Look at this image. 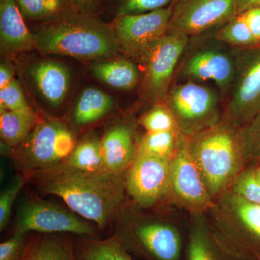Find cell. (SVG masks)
<instances>
[{"mask_svg": "<svg viewBox=\"0 0 260 260\" xmlns=\"http://www.w3.org/2000/svg\"><path fill=\"white\" fill-rule=\"evenodd\" d=\"M236 59L232 51L216 44L204 46L192 51L186 58L180 75L186 80L213 81L222 96L229 95L236 76Z\"/></svg>", "mask_w": 260, "mask_h": 260, "instance_id": "obj_15", "label": "cell"}, {"mask_svg": "<svg viewBox=\"0 0 260 260\" xmlns=\"http://www.w3.org/2000/svg\"><path fill=\"white\" fill-rule=\"evenodd\" d=\"M235 15L242 14L246 10L260 8V0H234Z\"/></svg>", "mask_w": 260, "mask_h": 260, "instance_id": "obj_38", "label": "cell"}, {"mask_svg": "<svg viewBox=\"0 0 260 260\" xmlns=\"http://www.w3.org/2000/svg\"><path fill=\"white\" fill-rule=\"evenodd\" d=\"M101 140L97 135H87L76 143L72 153L63 162L84 172H107L103 158Z\"/></svg>", "mask_w": 260, "mask_h": 260, "instance_id": "obj_25", "label": "cell"}, {"mask_svg": "<svg viewBox=\"0 0 260 260\" xmlns=\"http://www.w3.org/2000/svg\"><path fill=\"white\" fill-rule=\"evenodd\" d=\"M102 1V0H72V9L85 14L93 15Z\"/></svg>", "mask_w": 260, "mask_h": 260, "instance_id": "obj_37", "label": "cell"}, {"mask_svg": "<svg viewBox=\"0 0 260 260\" xmlns=\"http://www.w3.org/2000/svg\"><path fill=\"white\" fill-rule=\"evenodd\" d=\"M165 103L175 118L178 132L186 138L215 126L223 115L219 94L191 80L172 85Z\"/></svg>", "mask_w": 260, "mask_h": 260, "instance_id": "obj_7", "label": "cell"}, {"mask_svg": "<svg viewBox=\"0 0 260 260\" xmlns=\"http://www.w3.org/2000/svg\"><path fill=\"white\" fill-rule=\"evenodd\" d=\"M38 122L39 118L31 108L21 111H3L0 115L2 140L10 148H18Z\"/></svg>", "mask_w": 260, "mask_h": 260, "instance_id": "obj_22", "label": "cell"}, {"mask_svg": "<svg viewBox=\"0 0 260 260\" xmlns=\"http://www.w3.org/2000/svg\"><path fill=\"white\" fill-rule=\"evenodd\" d=\"M206 214L222 251L231 260H260V205L230 190Z\"/></svg>", "mask_w": 260, "mask_h": 260, "instance_id": "obj_4", "label": "cell"}, {"mask_svg": "<svg viewBox=\"0 0 260 260\" xmlns=\"http://www.w3.org/2000/svg\"><path fill=\"white\" fill-rule=\"evenodd\" d=\"M27 182L26 177L23 174L15 176L8 184L0 194V232L8 226L11 216L12 209L15 200L22 188Z\"/></svg>", "mask_w": 260, "mask_h": 260, "instance_id": "obj_31", "label": "cell"}, {"mask_svg": "<svg viewBox=\"0 0 260 260\" xmlns=\"http://www.w3.org/2000/svg\"><path fill=\"white\" fill-rule=\"evenodd\" d=\"M0 106L3 111H21L30 109L18 82L15 79L0 89Z\"/></svg>", "mask_w": 260, "mask_h": 260, "instance_id": "obj_33", "label": "cell"}, {"mask_svg": "<svg viewBox=\"0 0 260 260\" xmlns=\"http://www.w3.org/2000/svg\"><path fill=\"white\" fill-rule=\"evenodd\" d=\"M230 190L250 203L260 205V182L256 179L253 167H246L242 171Z\"/></svg>", "mask_w": 260, "mask_h": 260, "instance_id": "obj_32", "label": "cell"}, {"mask_svg": "<svg viewBox=\"0 0 260 260\" xmlns=\"http://www.w3.org/2000/svg\"><path fill=\"white\" fill-rule=\"evenodd\" d=\"M75 260H135L114 235L100 239L75 236Z\"/></svg>", "mask_w": 260, "mask_h": 260, "instance_id": "obj_21", "label": "cell"}, {"mask_svg": "<svg viewBox=\"0 0 260 260\" xmlns=\"http://www.w3.org/2000/svg\"><path fill=\"white\" fill-rule=\"evenodd\" d=\"M22 14L30 19H50L64 9L59 0H15Z\"/></svg>", "mask_w": 260, "mask_h": 260, "instance_id": "obj_30", "label": "cell"}, {"mask_svg": "<svg viewBox=\"0 0 260 260\" xmlns=\"http://www.w3.org/2000/svg\"><path fill=\"white\" fill-rule=\"evenodd\" d=\"M73 131L56 119L39 121L25 141L12 153L21 174L43 170L63 162L74 149Z\"/></svg>", "mask_w": 260, "mask_h": 260, "instance_id": "obj_6", "label": "cell"}, {"mask_svg": "<svg viewBox=\"0 0 260 260\" xmlns=\"http://www.w3.org/2000/svg\"><path fill=\"white\" fill-rule=\"evenodd\" d=\"M115 236L130 254L143 260H185L186 231L158 217L126 215Z\"/></svg>", "mask_w": 260, "mask_h": 260, "instance_id": "obj_5", "label": "cell"}, {"mask_svg": "<svg viewBox=\"0 0 260 260\" xmlns=\"http://www.w3.org/2000/svg\"><path fill=\"white\" fill-rule=\"evenodd\" d=\"M232 51L237 70L223 116L241 129L260 112V45Z\"/></svg>", "mask_w": 260, "mask_h": 260, "instance_id": "obj_8", "label": "cell"}, {"mask_svg": "<svg viewBox=\"0 0 260 260\" xmlns=\"http://www.w3.org/2000/svg\"><path fill=\"white\" fill-rule=\"evenodd\" d=\"M188 147L215 201L231 189L246 168L240 129L223 116L215 126L188 138Z\"/></svg>", "mask_w": 260, "mask_h": 260, "instance_id": "obj_3", "label": "cell"}, {"mask_svg": "<svg viewBox=\"0 0 260 260\" xmlns=\"http://www.w3.org/2000/svg\"><path fill=\"white\" fill-rule=\"evenodd\" d=\"M171 159L138 153L126 176V194L138 206L150 208L167 199Z\"/></svg>", "mask_w": 260, "mask_h": 260, "instance_id": "obj_13", "label": "cell"}, {"mask_svg": "<svg viewBox=\"0 0 260 260\" xmlns=\"http://www.w3.org/2000/svg\"><path fill=\"white\" fill-rule=\"evenodd\" d=\"M246 167L260 161V112L240 129Z\"/></svg>", "mask_w": 260, "mask_h": 260, "instance_id": "obj_29", "label": "cell"}, {"mask_svg": "<svg viewBox=\"0 0 260 260\" xmlns=\"http://www.w3.org/2000/svg\"><path fill=\"white\" fill-rule=\"evenodd\" d=\"M114 99L99 89L88 88L80 94L75 106L73 120L79 126L99 121L112 110Z\"/></svg>", "mask_w": 260, "mask_h": 260, "instance_id": "obj_24", "label": "cell"}, {"mask_svg": "<svg viewBox=\"0 0 260 260\" xmlns=\"http://www.w3.org/2000/svg\"><path fill=\"white\" fill-rule=\"evenodd\" d=\"M15 0H1L0 39L2 50L15 54L35 48L34 36L27 28Z\"/></svg>", "mask_w": 260, "mask_h": 260, "instance_id": "obj_17", "label": "cell"}, {"mask_svg": "<svg viewBox=\"0 0 260 260\" xmlns=\"http://www.w3.org/2000/svg\"><path fill=\"white\" fill-rule=\"evenodd\" d=\"M215 39L233 48H248L259 45L242 14L235 15L223 24L215 34Z\"/></svg>", "mask_w": 260, "mask_h": 260, "instance_id": "obj_27", "label": "cell"}, {"mask_svg": "<svg viewBox=\"0 0 260 260\" xmlns=\"http://www.w3.org/2000/svg\"><path fill=\"white\" fill-rule=\"evenodd\" d=\"M168 32L187 37L222 26L235 16L234 0H173Z\"/></svg>", "mask_w": 260, "mask_h": 260, "instance_id": "obj_12", "label": "cell"}, {"mask_svg": "<svg viewBox=\"0 0 260 260\" xmlns=\"http://www.w3.org/2000/svg\"><path fill=\"white\" fill-rule=\"evenodd\" d=\"M147 133L177 130V122L172 111L165 102L154 104L138 121Z\"/></svg>", "mask_w": 260, "mask_h": 260, "instance_id": "obj_28", "label": "cell"}, {"mask_svg": "<svg viewBox=\"0 0 260 260\" xmlns=\"http://www.w3.org/2000/svg\"><path fill=\"white\" fill-rule=\"evenodd\" d=\"M95 77L112 88L130 90L140 80L138 67L125 59L102 61L93 67Z\"/></svg>", "mask_w": 260, "mask_h": 260, "instance_id": "obj_23", "label": "cell"}, {"mask_svg": "<svg viewBox=\"0 0 260 260\" xmlns=\"http://www.w3.org/2000/svg\"><path fill=\"white\" fill-rule=\"evenodd\" d=\"M13 75H14V71L11 67L5 64H1V67H0V89L5 88L14 80Z\"/></svg>", "mask_w": 260, "mask_h": 260, "instance_id": "obj_39", "label": "cell"}, {"mask_svg": "<svg viewBox=\"0 0 260 260\" xmlns=\"http://www.w3.org/2000/svg\"><path fill=\"white\" fill-rule=\"evenodd\" d=\"M17 233L68 234L99 237L93 223L73 210L37 197L28 198L19 207L12 234Z\"/></svg>", "mask_w": 260, "mask_h": 260, "instance_id": "obj_9", "label": "cell"}, {"mask_svg": "<svg viewBox=\"0 0 260 260\" xmlns=\"http://www.w3.org/2000/svg\"><path fill=\"white\" fill-rule=\"evenodd\" d=\"M30 75L39 93L51 106L62 104L70 88L68 68L58 61H39L30 68Z\"/></svg>", "mask_w": 260, "mask_h": 260, "instance_id": "obj_18", "label": "cell"}, {"mask_svg": "<svg viewBox=\"0 0 260 260\" xmlns=\"http://www.w3.org/2000/svg\"><path fill=\"white\" fill-rule=\"evenodd\" d=\"M30 233L11 234L8 239L0 244V260H22Z\"/></svg>", "mask_w": 260, "mask_h": 260, "instance_id": "obj_34", "label": "cell"}, {"mask_svg": "<svg viewBox=\"0 0 260 260\" xmlns=\"http://www.w3.org/2000/svg\"><path fill=\"white\" fill-rule=\"evenodd\" d=\"M189 37L167 32L145 51L140 61L144 68L141 93L147 100L165 102L172 88L178 63L189 43Z\"/></svg>", "mask_w": 260, "mask_h": 260, "instance_id": "obj_10", "label": "cell"}, {"mask_svg": "<svg viewBox=\"0 0 260 260\" xmlns=\"http://www.w3.org/2000/svg\"><path fill=\"white\" fill-rule=\"evenodd\" d=\"M177 130L146 133L138 142V153L172 158L178 144Z\"/></svg>", "mask_w": 260, "mask_h": 260, "instance_id": "obj_26", "label": "cell"}, {"mask_svg": "<svg viewBox=\"0 0 260 260\" xmlns=\"http://www.w3.org/2000/svg\"><path fill=\"white\" fill-rule=\"evenodd\" d=\"M101 142L106 170L118 175L126 174L138 155L133 126L116 124L106 132Z\"/></svg>", "mask_w": 260, "mask_h": 260, "instance_id": "obj_16", "label": "cell"}, {"mask_svg": "<svg viewBox=\"0 0 260 260\" xmlns=\"http://www.w3.org/2000/svg\"><path fill=\"white\" fill-rule=\"evenodd\" d=\"M167 200L191 215L207 213L215 205L191 158L188 138L180 133L175 153L171 158Z\"/></svg>", "mask_w": 260, "mask_h": 260, "instance_id": "obj_11", "label": "cell"}, {"mask_svg": "<svg viewBox=\"0 0 260 260\" xmlns=\"http://www.w3.org/2000/svg\"><path fill=\"white\" fill-rule=\"evenodd\" d=\"M190 220L186 229L185 260H231L215 241L206 214L191 215Z\"/></svg>", "mask_w": 260, "mask_h": 260, "instance_id": "obj_19", "label": "cell"}, {"mask_svg": "<svg viewBox=\"0 0 260 260\" xmlns=\"http://www.w3.org/2000/svg\"><path fill=\"white\" fill-rule=\"evenodd\" d=\"M242 15L256 42L260 45V8L246 10Z\"/></svg>", "mask_w": 260, "mask_h": 260, "instance_id": "obj_36", "label": "cell"}, {"mask_svg": "<svg viewBox=\"0 0 260 260\" xmlns=\"http://www.w3.org/2000/svg\"><path fill=\"white\" fill-rule=\"evenodd\" d=\"M32 34L36 49L44 54L101 59L121 50L113 26L72 8H64Z\"/></svg>", "mask_w": 260, "mask_h": 260, "instance_id": "obj_2", "label": "cell"}, {"mask_svg": "<svg viewBox=\"0 0 260 260\" xmlns=\"http://www.w3.org/2000/svg\"><path fill=\"white\" fill-rule=\"evenodd\" d=\"M72 0H59V2L62 4L63 6L65 7L68 3L71 4Z\"/></svg>", "mask_w": 260, "mask_h": 260, "instance_id": "obj_41", "label": "cell"}, {"mask_svg": "<svg viewBox=\"0 0 260 260\" xmlns=\"http://www.w3.org/2000/svg\"><path fill=\"white\" fill-rule=\"evenodd\" d=\"M172 0H121L119 14H142L167 8Z\"/></svg>", "mask_w": 260, "mask_h": 260, "instance_id": "obj_35", "label": "cell"}, {"mask_svg": "<svg viewBox=\"0 0 260 260\" xmlns=\"http://www.w3.org/2000/svg\"><path fill=\"white\" fill-rule=\"evenodd\" d=\"M253 168H254V174H255L256 179L260 182V161L257 162L256 165L253 166Z\"/></svg>", "mask_w": 260, "mask_h": 260, "instance_id": "obj_40", "label": "cell"}, {"mask_svg": "<svg viewBox=\"0 0 260 260\" xmlns=\"http://www.w3.org/2000/svg\"><path fill=\"white\" fill-rule=\"evenodd\" d=\"M24 175L39 192L59 197L100 230L110 226L121 213L126 174L84 172L61 162Z\"/></svg>", "mask_w": 260, "mask_h": 260, "instance_id": "obj_1", "label": "cell"}, {"mask_svg": "<svg viewBox=\"0 0 260 260\" xmlns=\"http://www.w3.org/2000/svg\"><path fill=\"white\" fill-rule=\"evenodd\" d=\"M74 235L30 233L22 260H75Z\"/></svg>", "mask_w": 260, "mask_h": 260, "instance_id": "obj_20", "label": "cell"}, {"mask_svg": "<svg viewBox=\"0 0 260 260\" xmlns=\"http://www.w3.org/2000/svg\"><path fill=\"white\" fill-rule=\"evenodd\" d=\"M171 6L142 14H118L114 28L121 49L140 60L154 42L169 30Z\"/></svg>", "mask_w": 260, "mask_h": 260, "instance_id": "obj_14", "label": "cell"}]
</instances>
